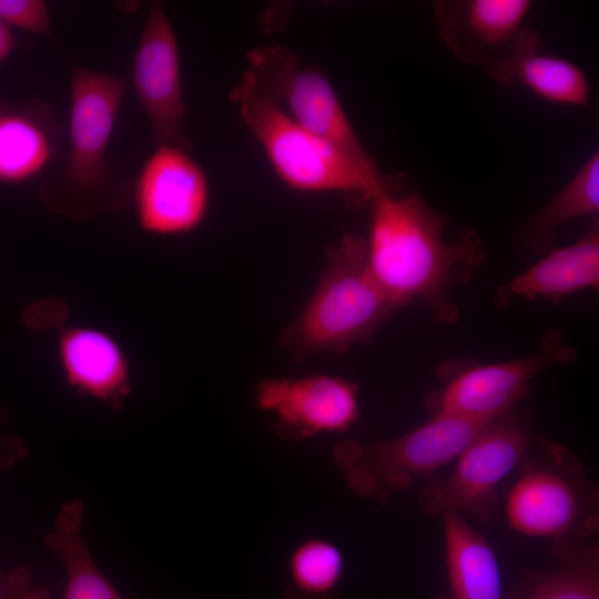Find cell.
Here are the masks:
<instances>
[{"mask_svg":"<svg viewBox=\"0 0 599 599\" xmlns=\"http://www.w3.org/2000/svg\"><path fill=\"white\" fill-rule=\"evenodd\" d=\"M0 599H50V593L33 585L28 567L18 566L8 573L0 570Z\"/></svg>","mask_w":599,"mask_h":599,"instance_id":"obj_24","label":"cell"},{"mask_svg":"<svg viewBox=\"0 0 599 599\" xmlns=\"http://www.w3.org/2000/svg\"><path fill=\"white\" fill-rule=\"evenodd\" d=\"M599 286L598 220L577 242L552 248L525 272L499 286L494 303L505 307L516 298H544L557 304L566 296Z\"/></svg>","mask_w":599,"mask_h":599,"instance_id":"obj_16","label":"cell"},{"mask_svg":"<svg viewBox=\"0 0 599 599\" xmlns=\"http://www.w3.org/2000/svg\"><path fill=\"white\" fill-rule=\"evenodd\" d=\"M534 438L527 409L515 408L494 419L464 447L447 475L425 479L419 506L430 516L468 512L488 522L501 483L518 469Z\"/></svg>","mask_w":599,"mask_h":599,"instance_id":"obj_7","label":"cell"},{"mask_svg":"<svg viewBox=\"0 0 599 599\" xmlns=\"http://www.w3.org/2000/svg\"><path fill=\"white\" fill-rule=\"evenodd\" d=\"M17 44L10 27L0 20V62L6 60Z\"/></svg>","mask_w":599,"mask_h":599,"instance_id":"obj_25","label":"cell"},{"mask_svg":"<svg viewBox=\"0 0 599 599\" xmlns=\"http://www.w3.org/2000/svg\"><path fill=\"white\" fill-rule=\"evenodd\" d=\"M493 422V420H491ZM490 422L434 415L420 426L394 438L362 445L343 440L332 460L356 495L386 502L454 460Z\"/></svg>","mask_w":599,"mask_h":599,"instance_id":"obj_6","label":"cell"},{"mask_svg":"<svg viewBox=\"0 0 599 599\" xmlns=\"http://www.w3.org/2000/svg\"><path fill=\"white\" fill-rule=\"evenodd\" d=\"M505 498L516 532L554 544L585 541L599 528V489L565 445L535 436Z\"/></svg>","mask_w":599,"mask_h":599,"instance_id":"obj_5","label":"cell"},{"mask_svg":"<svg viewBox=\"0 0 599 599\" xmlns=\"http://www.w3.org/2000/svg\"><path fill=\"white\" fill-rule=\"evenodd\" d=\"M272 167L290 187L309 193L338 192L354 203L398 193L399 175L372 171L336 146L303 129L270 99L246 70L230 93Z\"/></svg>","mask_w":599,"mask_h":599,"instance_id":"obj_3","label":"cell"},{"mask_svg":"<svg viewBox=\"0 0 599 599\" xmlns=\"http://www.w3.org/2000/svg\"><path fill=\"white\" fill-rule=\"evenodd\" d=\"M83 502L73 499L60 508L45 547L58 554L67 573L63 599H123L93 560L82 535Z\"/></svg>","mask_w":599,"mask_h":599,"instance_id":"obj_20","label":"cell"},{"mask_svg":"<svg viewBox=\"0 0 599 599\" xmlns=\"http://www.w3.org/2000/svg\"><path fill=\"white\" fill-rule=\"evenodd\" d=\"M487 67L499 85L522 87L549 103L579 108L589 102L585 72L567 59L542 52V38L535 29L524 27Z\"/></svg>","mask_w":599,"mask_h":599,"instance_id":"obj_15","label":"cell"},{"mask_svg":"<svg viewBox=\"0 0 599 599\" xmlns=\"http://www.w3.org/2000/svg\"><path fill=\"white\" fill-rule=\"evenodd\" d=\"M131 83L150 122L155 146L190 150L191 141L182 133L186 105L177 39L160 3L150 7L132 61Z\"/></svg>","mask_w":599,"mask_h":599,"instance_id":"obj_12","label":"cell"},{"mask_svg":"<svg viewBox=\"0 0 599 599\" xmlns=\"http://www.w3.org/2000/svg\"><path fill=\"white\" fill-rule=\"evenodd\" d=\"M0 20L40 35H50L52 30L51 16L42 0H0Z\"/></svg>","mask_w":599,"mask_h":599,"instance_id":"obj_23","label":"cell"},{"mask_svg":"<svg viewBox=\"0 0 599 599\" xmlns=\"http://www.w3.org/2000/svg\"><path fill=\"white\" fill-rule=\"evenodd\" d=\"M345 571V557L332 540H301L287 558L284 599H335Z\"/></svg>","mask_w":599,"mask_h":599,"instance_id":"obj_22","label":"cell"},{"mask_svg":"<svg viewBox=\"0 0 599 599\" xmlns=\"http://www.w3.org/2000/svg\"><path fill=\"white\" fill-rule=\"evenodd\" d=\"M551 552L556 566L534 575L517 599H599L598 544H554Z\"/></svg>","mask_w":599,"mask_h":599,"instance_id":"obj_21","label":"cell"},{"mask_svg":"<svg viewBox=\"0 0 599 599\" xmlns=\"http://www.w3.org/2000/svg\"><path fill=\"white\" fill-rule=\"evenodd\" d=\"M359 385L339 376L314 374L302 378H264L255 387L256 406L275 416L282 439L304 440L344 433L359 418Z\"/></svg>","mask_w":599,"mask_h":599,"instance_id":"obj_11","label":"cell"},{"mask_svg":"<svg viewBox=\"0 0 599 599\" xmlns=\"http://www.w3.org/2000/svg\"><path fill=\"white\" fill-rule=\"evenodd\" d=\"M257 87L306 131L331 143L372 171H380L352 126L331 82L318 70L302 65L281 44H267L247 54Z\"/></svg>","mask_w":599,"mask_h":599,"instance_id":"obj_9","label":"cell"},{"mask_svg":"<svg viewBox=\"0 0 599 599\" xmlns=\"http://www.w3.org/2000/svg\"><path fill=\"white\" fill-rule=\"evenodd\" d=\"M559 332L550 331L541 347L522 357L493 364L469 361L441 363V386L425 399L430 416L447 415L491 422L515 409L532 393L530 380L544 370L576 358Z\"/></svg>","mask_w":599,"mask_h":599,"instance_id":"obj_8","label":"cell"},{"mask_svg":"<svg viewBox=\"0 0 599 599\" xmlns=\"http://www.w3.org/2000/svg\"><path fill=\"white\" fill-rule=\"evenodd\" d=\"M529 0H440L433 4L438 33L467 64L495 60L524 28Z\"/></svg>","mask_w":599,"mask_h":599,"instance_id":"obj_13","label":"cell"},{"mask_svg":"<svg viewBox=\"0 0 599 599\" xmlns=\"http://www.w3.org/2000/svg\"><path fill=\"white\" fill-rule=\"evenodd\" d=\"M443 518L448 590L440 599H504L501 572L490 542L461 514Z\"/></svg>","mask_w":599,"mask_h":599,"instance_id":"obj_17","label":"cell"},{"mask_svg":"<svg viewBox=\"0 0 599 599\" xmlns=\"http://www.w3.org/2000/svg\"><path fill=\"white\" fill-rule=\"evenodd\" d=\"M599 214V153L593 152L566 185L514 235L520 251L545 254L554 248L556 231L565 222Z\"/></svg>","mask_w":599,"mask_h":599,"instance_id":"obj_19","label":"cell"},{"mask_svg":"<svg viewBox=\"0 0 599 599\" xmlns=\"http://www.w3.org/2000/svg\"><path fill=\"white\" fill-rule=\"evenodd\" d=\"M326 267L300 315L284 331L281 344L294 359L319 352L345 354L370 343L398 311L376 282L366 238L345 234L327 251Z\"/></svg>","mask_w":599,"mask_h":599,"instance_id":"obj_4","label":"cell"},{"mask_svg":"<svg viewBox=\"0 0 599 599\" xmlns=\"http://www.w3.org/2000/svg\"><path fill=\"white\" fill-rule=\"evenodd\" d=\"M370 203L367 258L378 285L398 309L418 301L440 323H455L449 293L487 257L479 234L468 229L446 241V216L418 195L386 192Z\"/></svg>","mask_w":599,"mask_h":599,"instance_id":"obj_1","label":"cell"},{"mask_svg":"<svg viewBox=\"0 0 599 599\" xmlns=\"http://www.w3.org/2000/svg\"><path fill=\"white\" fill-rule=\"evenodd\" d=\"M125 92L122 77L73 67L68 155L61 171L40 186L50 210L85 219L125 204L132 185L105 159Z\"/></svg>","mask_w":599,"mask_h":599,"instance_id":"obj_2","label":"cell"},{"mask_svg":"<svg viewBox=\"0 0 599 599\" xmlns=\"http://www.w3.org/2000/svg\"><path fill=\"white\" fill-rule=\"evenodd\" d=\"M57 357L67 384L82 396L120 409L132 392L129 357L120 342L100 327L61 328Z\"/></svg>","mask_w":599,"mask_h":599,"instance_id":"obj_14","label":"cell"},{"mask_svg":"<svg viewBox=\"0 0 599 599\" xmlns=\"http://www.w3.org/2000/svg\"><path fill=\"white\" fill-rule=\"evenodd\" d=\"M45 104L0 110V183L38 176L55 153L57 124Z\"/></svg>","mask_w":599,"mask_h":599,"instance_id":"obj_18","label":"cell"},{"mask_svg":"<svg viewBox=\"0 0 599 599\" xmlns=\"http://www.w3.org/2000/svg\"><path fill=\"white\" fill-rule=\"evenodd\" d=\"M174 145L155 146L131 187L138 226L154 236H180L204 222L210 186L202 166Z\"/></svg>","mask_w":599,"mask_h":599,"instance_id":"obj_10","label":"cell"}]
</instances>
